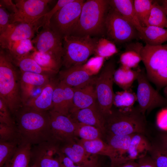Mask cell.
<instances>
[{
  "label": "cell",
  "mask_w": 167,
  "mask_h": 167,
  "mask_svg": "<svg viewBox=\"0 0 167 167\" xmlns=\"http://www.w3.org/2000/svg\"><path fill=\"white\" fill-rule=\"evenodd\" d=\"M15 115L21 141L34 145L53 141L49 111H40L24 106Z\"/></svg>",
  "instance_id": "6da1fadb"
},
{
  "label": "cell",
  "mask_w": 167,
  "mask_h": 167,
  "mask_svg": "<svg viewBox=\"0 0 167 167\" xmlns=\"http://www.w3.org/2000/svg\"><path fill=\"white\" fill-rule=\"evenodd\" d=\"M109 7V0L85 1L78 23L71 35L98 38L105 36V21Z\"/></svg>",
  "instance_id": "7a4b0ae2"
},
{
  "label": "cell",
  "mask_w": 167,
  "mask_h": 167,
  "mask_svg": "<svg viewBox=\"0 0 167 167\" xmlns=\"http://www.w3.org/2000/svg\"><path fill=\"white\" fill-rule=\"evenodd\" d=\"M15 65L5 50L0 51V98L14 115L24 106L21 96L20 79Z\"/></svg>",
  "instance_id": "3957f363"
},
{
  "label": "cell",
  "mask_w": 167,
  "mask_h": 167,
  "mask_svg": "<svg viewBox=\"0 0 167 167\" xmlns=\"http://www.w3.org/2000/svg\"><path fill=\"white\" fill-rule=\"evenodd\" d=\"M105 135H125L140 133L145 131V115L138 107L122 109L113 108L105 117Z\"/></svg>",
  "instance_id": "277c9868"
},
{
  "label": "cell",
  "mask_w": 167,
  "mask_h": 167,
  "mask_svg": "<svg viewBox=\"0 0 167 167\" xmlns=\"http://www.w3.org/2000/svg\"><path fill=\"white\" fill-rule=\"evenodd\" d=\"M99 39L88 35L64 37L62 65L68 68L84 64L89 58L95 54Z\"/></svg>",
  "instance_id": "5b68a950"
},
{
  "label": "cell",
  "mask_w": 167,
  "mask_h": 167,
  "mask_svg": "<svg viewBox=\"0 0 167 167\" xmlns=\"http://www.w3.org/2000/svg\"><path fill=\"white\" fill-rule=\"evenodd\" d=\"M115 66V61L112 58L105 64L96 79V102L105 117L111 113L113 107L115 96L113 84Z\"/></svg>",
  "instance_id": "8992f818"
},
{
  "label": "cell",
  "mask_w": 167,
  "mask_h": 167,
  "mask_svg": "<svg viewBox=\"0 0 167 167\" xmlns=\"http://www.w3.org/2000/svg\"><path fill=\"white\" fill-rule=\"evenodd\" d=\"M105 35L114 43H129L139 38V32L110 5L105 21Z\"/></svg>",
  "instance_id": "52a82bcc"
},
{
  "label": "cell",
  "mask_w": 167,
  "mask_h": 167,
  "mask_svg": "<svg viewBox=\"0 0 167 167\" xmlns=\"http://www.w3.org/2000/svg\"><path fill=\"white\" fill-rule=\"evenodd\" d=\"M85 1L74 0L62 7L51 19L50 27L62 38L71 35L78 23Z\"/></svg>",
  "instance_id": "ba28073f"
},
{
  "label": "cell",
  "mask_w": 167,
  "mask_h": 167,
  "mask_svg": "<svg viewBox=\"0 0 167 167\" xmlns=\"http://www.w3.org/2000/svg\"><path fill=\"white\" fill-rule=\"evenodd\" d=\"M137 80L138 85L136 96L138 108L142 113L154 108L167 105V98L161 95L150 84L144 70H140Z\"/></svg>",
  "instance_id": "9c48e42d"
},
{
  "label": "cell",
  "mask_w": 167,
  "mask_h": 167,
  "mask_svg": "<svg viewBox=\"0 0 167 167\" xmlns=\"http://www.w3.org/2000/svg\"><path fill=\"white\" fill-rule=\"evenodd\" d=\"M51 0H15L17 12L11 14L10 24L31 23L43 17L49 11Z\"/></svg>",
  "instance_id": "30bf717a"
},
{
  "label": "cell",
  "mask_w": 167,
  "mask_h": 167,
  "mask_svg": "<svg viewBox=\"0 0 167 167\" xmlns=\"http://www.w3.org/2000/svg\"><path fill=\"white\" fill-rule=\"evenodd\" d=\"M50 126L53 141L59 144L75 140L76 122L70 116H66L52 110L49 111Z\"/></svg>",
  "instance_id": "8fae6325"
},
{
  "label": "cell",
  "mask_w": 167,
  "mask_h": 167,
  "mask_svg": "<svg viewBox=\"0 0 167 167\" xmlns=\"http://www.w3.org/2000/svg\"><path fill=\"white\" fill-rule=\"evenodd\" d=\"M43 17L31 23L15 22L10 24L6 31L0 35L1 48L6 49L15 42L27 39L32 40L41 27Z\"/></svg>",
  "instance_id": "7c38bea8"
},
{
  "label": "cell",
  "mask_w": 167,
  "mask_h": 167,
  "mask_svg": "<svg viewBox=\"0 0 167 167\" xmlns=\"http://www.w3.org/2000/svg\"><path fill=\"white\" fill-rule=\"evenodd\" d=\"M32 40L36 51L49 54L62 62L63 54L62 38L49 25H44Z\"/></svg>",
  "instance_id": "4fadbf2b"
},
{
  "label": "cell",
  "mask_w": 167,
  "mask_h": 167,
  "mask_svg": "<svg viewBox=\"0 0 167 167\" xmlns=\"http://www.w3.org/2000/svg\"><path fill=\"white\" fill-rule=\"evenodd\" d=\"M141 55L149 80L167 64V44H145L142 49Z\"/></svg>",
  "instance_id": "5bb4252c"
},
{
  "label": "cell",
  "mask_w": 167,
  "mask_h": 167,
  "mask_svg": "<svg viewBox=\"0 0 167 167\" xmlns=\"http://www.w3.org/2000/svg\"><path fill=\"white\" fill-rule=\"evenodd\" d=\"M59 151L58 145L52 141L35 145L31 150L33 165L36 167H61L58 156L54 157Z\"/></svg>",
  "instance_id": "9a60e30c"
},
{
  "label": "cell",
  "mask_w": 167,
  "mask_h": 167,
  "mask_svg": "<svg viewBox=\"0 0 167 167\" xmlns=\"http://www.w3.org/2000/svg\"><path fill=\"white\" fill-rule=\"evenodd\" d=\"M74 88L59 81L54 88L52 110L69 116L73 107Z\"/></svg>",
  "instance_id": "2e32d148"
},
{
  "label": "cell",
  "mask_w": 167,
  "mask_h": 167,
  "mask_svg": "<svg viewBox=\"0 0 167 167\" xmlns=\"http://www.w3.org/2000/svg\"><path fill=\"white\" fill-rule=\"evenodd\" d=\"M59 81L72 88L84 85L96 77L92 75L83 65L74 66L60 71Z\"/></svg>",
  "instance_id": "e0dca14e"
},
{
  "label": "cell",
  "mask_w": 167,
  "mask_h": 167,
  "mask_svg": "<svg viewBox=\"0 0 167 167\" xmlns=\"http://www.w3.org/2000/svg\"><path fill=\"white\" fill-rule=\"evenodd\" d=\"M77 122L94 126L105 135V118L100 112L96 102L90 106L80 109L69 115Z\"/></svg>",
  "instance_id": "ac0fdd59"
},
{
  "label": "cell",
  "mask_w": 167,
  "mask_h": 167,
  "mask_svg": "<svg viewBox=\"0 0 167 167\" xmlns=\"http://www.w3.org/2000/svg\"><path fill=\"white\" fill-rule=\"evenodd\" d=\"M96 77L84 85L73 88V107L70 114L77 110L88 107L96 102Z\"/></svg>",
  "instance_id": "d6986e66"
},
{
  "label": "cell",
  "mask_w": 167,
  "mask_h": 167,
  "mask_svg": "<svg viewBox=\"0 0 167 167\" xmlns=\"http://www.w3.org/2000/svg\"><path fill=\"white\" fill-rule=\"evenodd\" d=\"M57 83L52 79L43 87L39 94L29 100L24 106L40 111L52 109L53 92Z\"/></svg>",
  "instance_id": "ffe728a7"
},
{
  "label": "cell",
  "mask_w": 167,
  "mask_h": 167,
  "mask_svg": "<svg viewBox=\"0 0 167 167\" xmlns=\"http://www.w3.org/2000/svg\"><path fill=\"white\" fill-rule=\"evenodd\" d=\"M59 151L75 164L88 167L92 155L88 154L84 147L76 140L60 145Z\"/></svg>",
  "instance_id": "44dd1931"
},
{
  "label": "cell",
  "mask_w": 167,
  "mask_h": 167,
  "mask_svg": "<svg viewBox=\"0 0 167 167\" xmlns=\"http://www.w3.org/2000/svg\"><path fill=\"white\" fill-rule=\"evenodd\" d=\"M152 146L141 134H134L128 149L118 162L141 159L147 156Z\"/></svg>",
  "instance_id": "7402d4cb"
},
{
  "label": "cell",
  "mask_w": 167,
  "mask_h": 167,
  "mask_svg": "<svg viewBox=\"0 0 167 167\" xmlns=\"http://www.w3.org/2000/svg\"><path fill=\"white\" fill-rule=\"evenodd\" d=\"M77 141L90 155H102L108 156L111 163L118 159V154L115 150L101 139L87 140L77 138Z\"/></svg>",
  "instance_id": "603a6c76"
},
{
  "label": "cell",
  "mask_w": 167,
  "mask_h": 167,
  "mask_svg": "<svg viewBox=\"0 0 167 167\" xmlns=\"http://www.w3.org/2000/svg\"><path fill=\"white\" fill-rule=\"evenodd\" d=\"M109 5L140 32L143 28L137 18L134 0H110Z\"/></svg>",
  "instance_id": "cb8c5ba5"
},
{
  "label": "cell",
  "mask_w": 167,
  "mask_h": 167,
  "mask_svg": "<svg viewBox=\"0 0 167 167\" xmlns=\"http://www.w3.org/2000/svg\"><path fill=\"white\" fill-rule=\"evenodd\" d=\"M139 35V38L149 45H161L167 41V29L165 28L151 26L143 27Z\"/></svg>",
  "instance_id": "d4e9b609"
},
{
  "label": "cell",
  "mask_w": 167,
  "mask_h": 167,
  "mask_svg": "<svg viewBox=\"0 0 167 167\" xmlns=\"http://www.w3.org/2000/svg\"><path fill=\"white\" fill-rule=\"evenodd\" d=\"M128 43L121 55L120 61L122 66L131 69L137 67L142 61L141 52L143 45L139 42Z\"/></svg>",
  "instance_id": "484cf974"
},
{
  "label": "cell",
  "mask_w": 167,
  "mask_h": 167,
  "mask_svg": "<svg viewBox=\"0 0 167 167\" xmlns=\"http://www.w3.org/2000/svg\"><path fill=\"white\" fill-rule=\"evenodd\" d=\"M31 53L18 59L11 60L15 66L19 68L21 71L44 74L52 77L57 74L53 71L44 68L40 66L31 57L30 54Z\"/></svg>",
  "instance_id": "4316f807"
},
{
  "label": "cell",
  "mask_w": 167,
  "mask_h": 167,
  "mask_svg": "<svg viewBox=\"0 0 167 167\" xmlns=\"http://www.w3.org/2000/svg\"><path fill=\"white\" fill-rule=\"evenodd\" d=\"M140 69L134 70L122 66L115 70L113 75L114 82L123 90L131 88L134 82L137 80Z\"/></svg>",
  "instance_id": "83f0119b"
},
{
  "label": "cell",
  "mask_w": 167,
  "mask_h": 167,
  "mask_svg": "<svg viewBox=\"0 0 167 167\" xmlns=\"http://www.w3.org/2000/svg\"><path fill=\"white\" fill-rule=\"evenodd\" d=\"M32 146L30 143L21 140L8 167H29Z\"/></svg>",
  "instance_id": "f1b7e54d"
},
{
  "label": "cell",
  "mask_w": 167,
  "mask_h": 167,
  "mask_svg": "<svg viewBox=\"0 0 167 167\" xmlns=\"http://www.w3.org/2000/svg\"><path fill=\"white\" fill-rule=\"evenodd\" d=\"M4 50L11 61L19 59L36 50L32 40L30 39L15 42L8 49Z\"/></svg>",
  "instance_id": "f546056e"
},
{
  "label": "cell",
  "mask_w": 167,
  "mask_h": 167,
  "mask_svg": "<svg viewBox=\"0 0 167 167\" xmlns=\"http://www.w3.org/2000/svg\"><path fill=\"white\" fill-rule=\"evenodd\" d=\"M134 134L125 135H105L107 143L115 150L118 154V159L114 162L121 160L128 149Z\"/></svg>",
  "instance_id": "4dcf8cb0"
},
{
  "label": "cell",
  "mask_w": 167,
  "mask_h": 167,
  "mask_svg": "<svg viewBox=\"0 0 167 167\" xmlns=\"http://www.w3.org/2000/svg\"><path fill=\"white\" fill-rule=\"evenodd\" d=\"M31 57L41 66L53 71L57 73L62 65V62L48 53L36 50L31 52Z\"/></svg>",
  "instance_id": "1f68e13d"
},
{
  "label": "cell",
  "mask_w": 167,
  "mask_h": 167,
  "mask_svg": "<svg viewBox=\"0 0 167 167\" xmlns=\"http://www.w3.org/2000/svg\"><path fill=\"white\" fill-rule=\"evenodd\" d=\"M21 140L0 141V167H8Z\"/></svg>",
  "instance_id": "d6a6232c"
},
{
  "label": "cell",
  "mask_w": 167,
  "mask_h": 167,
  "mask_svg": "<svg viewBox=\"0 0 167 167\" xmlns=\"http://www.w3.org/2000/svg\"><path fill=\"white\" fill-rule=\"evenodd\" d=\"M167 28V16L161 4L154 1L148 19V26Z\"/></svg>",
  "instance_id": "836d02e7"
},
{
  "label": "cell",
  "mask_w": 167,
  "mask_h": 167,
  "mask_svg": "<svg viewBox=\"0 0 167 167\" xmlns=\"http://www.w3.org/2000/svg\"><path fill=\"white\" fill-rule=\"evenodd\" d=\"M20 71V82L35 87H44L49 83L53 78L50 76L44 74Z\"/></svg>",
  "instance_id": "e575fe53"
},
{
  "label": "cell",
  "mask_w": 167,
  "mask_h": 167,
  "mask_svg": "<svg viewBox=\"0 0 167 167\" xmlns=\"http://www.w3.org/2000/svg\"><path fill=\"white\" fill-rule=\"evenodd\" d=\"M154 1L152 0H134L136 13L142 27L148 26V20Z\"/></svg>",
  "instance_id": "d590c367"
},
{
  "label": "cell",
  "mask_w": 167,
  "mask_h": 167,
  "mask_svg": "<svg viewBox=\"0 0 167 167\" xmlns=\"http://www.w3.org/2000/svg\"><path fill=\"white\" fill-rule=\"evenodd\" d=\"M137 101L136 94L131 88L115 94L113 104L118 109H124L131 108Z\"/></svg>",
  "instance_id": "8d00e7d4"
},
{
  "label": "cell",
  "mask_w": 167,
  "mask_h": 167,
  "mask_svg": "<svg viewBox=\"0 0 167 167\" xmlns=\"http://www.w3.org/2000/svg\"><path fill=\"white\" fill-rule=\"evenodd\" d=\"M76 122L75 135L77 138L79 137L80 139L87 140L101 139L103 135L97 128L93 126Z\"/></svg>",
  "instance_id": "74e56055"
},
{
  "label": "cell",
  "mask_w": 167,
  "mask_h": 167,
  "mask_svg": "<svg viewBox=\"0 0 167 167\" xmlns=\"http://www.w3.org/2000/svg\"><path fill=\"white\" fill-rule=\"evenodd\" d=\"M118 52L117 48L113 42L107 39H99L95 52L96 56L105 58L110 57Z\"/></svg>",
  "instance_id": "f35d334b"
},
{
  "label": "cell",
  "mask_w": 167,
  "mask_h": 167,
  "mask_svg": "<svg viewBox=\"0 0 167 167\" xmlns=\"http://www.w3.org/2000/svg\"><path fill=\"white\" fill-rule=\"evenodd\" d=\"M150 152L156 167H167V152L159 144L152 146Z\"/></svg>",
  "instance_id": "ab89813d"
},
{
  "label": "cell",
  "mask_w": 167,
  "mask_h": 167,
  "mask_svg": "<svg viewBox=\"0 0 167 167\" xmlns=\"http://www.w3.org/2000/svg\"><path fill=\"white\" fill-rule=\"evenodd\" d=\"M21 96L24 105L29 100L40 94L43 87H37L20 82Z\"/></svg>",
  "instance_id": "60d3db41"
},
{
  "label": "cell",
  "mask_w": 167,
  "mask_h": 167,
  "mask_svg": "<svg viewBox=\"0 0 167 167\" xmlns=\"http://www.w3.org/2000/svg\"><path fill=\"white\" fill-rule=\"evenodd\" d=\"M20 139L15 126L0 123V141H10Z\"/></svg>",
  "instance_id": "b9f144b4"
},
{
  "label": "cell",
  "mask_w": 167,
  "mask_h": 167,
  "mask_svg": "<svg viewBox=\"0 0 167 167\" xmlns=\"http://www.w3.org/2000/svg\"><path fill=\"white\" fill-rule=\"evenodd\" d=\"M103 58L96 56L92 58L83 64V66L92 75L97 74L101 68L104 62Z\"/></svg>",
  "instance_id": "7bdbcfd3"
},
{
  "label": "cell",
  "mask_w": 167,
  "mask_h": 167,
  "mask_svg": "<svg viewBox=\"0 0 167 167\" xmlns=\"http://www.w3.org/2000/svg\"><path fill=\"white\" fill-rule=\"evenodd\" d=\"M11 112L3 100L0 98V123L11 126H15V124L11 117Z\"/></svg>",
  "instance_id": "ee69618b"
},
{
  "label": "cell",
  "mask_w": 167,
  "mask_h": 167,
  "mask_svg": "<svg viewBox=\"0 0 167 167\" xmlns=\"http://www.w3.org/2000/svg\"><path fill=\"white\" fill-rule=\"evenodd\" d=\"M74 0H59L53 8L49 11L44 16L41 27L49 25L50 21L53 16L58 11L66 5L72 2Z\"/></svg>",
  "instance_id": "f6af8a7d"
},
{
  "label": "cell",
  "mask_w": 167,
  "mask_h": 167,
  "mask_svg": "<svg viewBox=\"0 0 167 167\" xmlns=\"http://www.w3.org/2000/svg\"><path fill=\"white\" fill-rule=\"evenodd\" d=\"M149 80L153 83L158 88L167 86V64Z\"/></svg>",
  "instance_id": "bcb514c9"
},
{
  "label": "cell",
  "mask_w": 167,
  "mask_h": 167,
  "mask_svg": "<svg viewBox=\"0 0 167 167\" xmlns=\"http://www.w3.org/2000/svg\"><path fill=\"white\" fill-rule=\"evenodd\" d=\"M11 14L6 9L0 7V35L3 34L10 24Z\"/></svg>",
  "instance_id": "7dc6e473"
},
{
  "label": "cell",
  "mask_w": 167,
  "mask_h": 167,
  "mask_svg": "<svg viewBox=\"0 0 167 167\" xmlns=\"http://www.w3.org/2000/svg\"><path fill=\"white\" fill-rule=\"evenodd\" d=\"M157 125L160 129L167 130V108L161 110L156 118Z\"/></svg>",
  "instance_id": "c3c4849f"
},
{
  "label": "cell",
  "mask_w": 167,
  "mask_h": 167,
  "mask_svg": "<svg viewBox=\"0 0 167 167\" xmlns=\"http://www.w3.org/2000/svg\"><path fill=\"white\" fill-rule=\"evenodd\" d=\"M58 158L61 167H85L75 164L59 151L58 152Z\"/></svg>",
  "instance_id": "681fc988"
},
{
  "label": "cell",
  "mask_w": 167,
  "mask_h": 167,
  "mask_svg": "<svg viewBox=\"0 0 167 167\" xmlns=\"http://www.w3.org/2000/svg\"><path fill=\"white\" fill-rule=\"evenodd\" d=\"M0 7L5 9L11 14H15L18 11L15 4L11 0H0Z\"/></svg>",
  "instance_id": "f907efd6"
},
{
  "label": "cell",
  "mask_w": 167,
  "mask_h": 167,
  "mask_svg": "<svg viewBox=\"0 0 167 167\" xmlns=\"http://www.w3.org/2000/svg\"><path fill=\"white\" fill-rule=\"evenodd\" d=\"M138 167H156L152 158L145 156L138 160Z\"/></svg>",
  "instance_id": "816d5d0a"
},
{
  "label": "cell",
  "mask_w": 167,
  "mask_h": 167,
  "mask_svg": "<svg viewBox=\"0 0 167 167\" xmlns=\"http://www.w3.org/2000/svg\"><path fill=\"white\" fill-rule=\"evenodd\" d=\"M138 163L135 160H128L111 164L110 167H138Z\"/></svg>",
  "instance_id": "f5cc1de1"
},
{
  "label": "cell",
  "mask_w": 167,
  "mask_h": 167,
  "mask_svg": "<svg viewBox=\"0 0 167 167\" xmlns=\"http://www.w3.org/2000/svg\"><path fill=\"white\" fill-rule=\"evenodd\" d=\"M100 163L96 155H92L88 167H100Z\"/></svg>",
  "instance_id": "db71d44e"
},
{
  "label": "cell",
  "mask_w": 167,
  "mask_h": 167,
  "mask_svg": "<svg viewBox=\"0 0 167 167\" xmlns=\"http://www.w3.org/2000/svg\"><path fill=\"white\" fill-rule=\"evenodd\" d=\"M160 138L161 143L159 144L167 152V133L162 134Z\"/></svg>",
  "instance_id": "11a10c76"
},
{
  "label": "cell",
  "mask_w": 167,
  "mask_h": 167,
  "mask_svg": "<svg viewBox=\"0 0 167 167\" xmlns=\"http://www.w3.org/2000/svg\"><path fill=\"white\" fill-rule=\"evenodd\" d=\"M160 2L165 13L167 16V0L158 1Z\"/></svg>",
  "instance_id": "9f6ffc18"
},
{
  "label": "cell",
  "mask_w": 167,
  "mask_h": 167,
  "mask_svg": "<svg viewBox=\"0 0 167 167\" xmlns=\"http://www.w3.org/2000/svg\"><path fill=\"white\" fill-rule=\"evenodd\" d=\"M30 167H36V166H35L34 165H32Z\"/></svg>",
  "instance_id": "6f0895ef"
}]
</instances>
